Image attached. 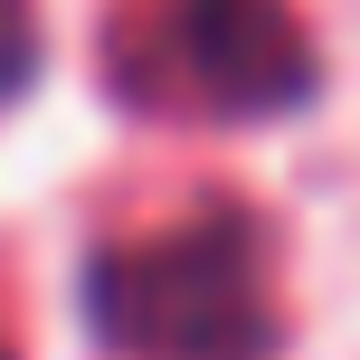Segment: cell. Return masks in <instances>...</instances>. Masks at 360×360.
<instances>
[{"label": "cell", "mask_w": 360, "mask_h": 360, "mask_svg": "<svg viewBox=\"0 0 360 360\" xmlns=\"http://www.w3.org/2000/svg\"><path fill=\"white\" fill-rule=\"evenodd\" d=\"M86 313L114 360H275L285 323L266 285V218L199 199L171 228L95 247Z\"/></svg>", "instance_id": "1"}, {"label": "cell", "mask_w": 360, "mask_h": 360, "mask_svg": "<svg viewBox=\"0 0 360 360\" xmlns=\"http://www.w3.org/2000/svg\"><path fill=\"white\" fill-rule=\"evenodd\" d=\"M114 86L162 114L256 124L313 95V38L285 0H124Z\"/></svg>", "instance_id": "2"}, {"label": "cell", "mask_w": 360, "mask_h": 360, "mask_svg": "<svg viewBox=\"0 0 360 360\" xmlns=\"http://www.w3.org/2000/svg\"><path fill=\"white\" fill-rule=\"evenodd\" d=\"M29 67H38V10L29 0H0V105L29 86Z\"/></svg>", "instance_id": "3"}, {"label": "cell", "mask_w": 360, "mask_h": 360, "mask_svg": "<svg viewBox=\"0 0 360 360\" xmlns=\"http://www.w3.org/2000/svg\"><path fill=\"white\" fill-rule=\"evenodd\" d=\"M0 360H19V351H10V332H0Z\"/></svg>", "instance_id": "4"}]
</instances>
